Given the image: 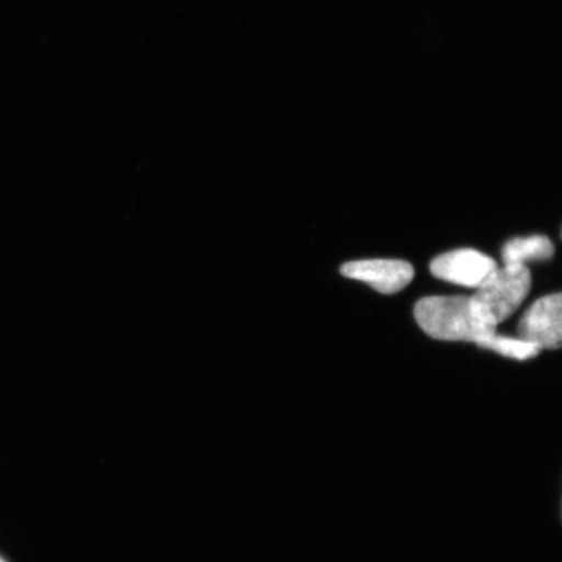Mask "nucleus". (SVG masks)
Here are the masks:
<instances>
[{
  "instance_id": "nucleus-1",
  "label": "nucleus",
  "mask_w": 562,
  "mask_h": 562,
  "mask_svg": "<svg viewBox=\"0 0 562 562\" xmlns=\"http://www.w3.org/2000/svg\"><path fill=\"white\" fill-rule=\"evenodd\" d=\"M422 329L434 339L480 344L496 334L474 312L467 296H434L422 299L414 307Z\"/></svg>"
},
{
  "instance_id": "nucleus-7",
  "label": "nucleus",
  "mask_w": 562,
  "mask_h": 562,
  "mask_svg": "<svg viewBox=\"0 0 562 562\" xmlns=\"http://www.w3.org/2000/svg\"><path fill=\"white\" fill-rule=\"evenodd\" d=\"M477 347L497 351L505 357L515 358V360L526 361L537 357L542 350L536 344L521 339H510V337L492 335L486 340L476 344Z\"/></svg>"
},
{
  "instance_id": "nucleus-8",
  "label": "nucleus",
  "mask_w": 562,
  "mask_h": 562,
  "mask_svg": "<svg viewBox=\"0 0 562 562\" xmlns=\"http://www.w3.org/2000/svg\"><path fill=\"white\" fill-rule=\"evenodd\" d=\"M0 562H5L3 559H0Z\"/></svg>"
},
{
  "instance_id": "nucleus-3",
  "label": "nucleus",
  "mask_w": 562,
  "mask_h": 562,
  "mask_svg": "<svg viewBox=\"0 0 562 562\" xmlns=\"http://www.w3.org/2000/svg\"><path fill=\"white\" fill-rule=\"evenodd\" d=\"M519 339L540 349H560L562 342V296L550 294L533 302L518 325Z\"/></svg>"
},
{
  "instance_id": "nucleus-6",
  "label": "nucleus",
  "mask_w": 562,
  "mask_h": 562,
  "mask_svg": "<svg viewBox=\"0 0 562 562\" xmlns=\"http://www.w3.org/2000/svg\"><path fill=\"white\" fill-rule=\"evenodd\" d=\"M554 255V246L547 236L513 238L503 246L502 257L505 266L525 265L527 261H544Z\"/></svg>"
},
{
  "instance_id": "nucleus-4",
  "label": "nucleus",
  "mask_w": 562,
  "mask_h": 562,
  "mask_svg": "<svg viewBox=\"0 0 562 562\" xmlns=\"http://www.w3.org/2000/svg\"><path fill=\"white\" fill-rule=\"evenodd\" d=\"M496 269L494 259L473 249L446 252L430 265L435 278L470 288L480 286Z\"/></svg>"
},
{
  "instance_id": "nucleus-2",
  "label": "nucleus",
  "mask_w": 562,
  "mask_h": 562,
  "mask_svg": "<svg viewBox=\"0 0 562 562\" xmlns=\"http://www.w3.org/2000/svg\"><path fill=\"white\" fill-rule=\"evenodd\" d=\"M530 290V270L525 265H510L492 272L470 300L476 315L496 328L516 313Z\"/></svg>"
},
{
  "instance_id": "nucleus-5",
  "label": "nucleus",
  "mask_w": 562,
  "mask_h": 562,
  "mask_svg": "<svg viewBox=\"0 0 562 562\" xmlns=\"http://www.w3.org/2000/svg\"><path fill=\"white\" fill-rule=\"evenodd\" d=\"M341 273L349 279L364 281L379 293L393 294L403 291L414 278L409 262L400 259H367L341 266Z\"/></svg>"
}]
</instances>
